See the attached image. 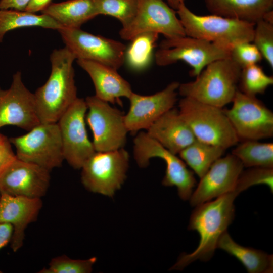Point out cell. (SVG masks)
<instances>
[{"label":"cell","instance_id":"1","mask_svg":"<svg viewBox=\"0 0 273 273\" xmlns=\"http://www.w3.org/2000/svg\"><path fill=\"white\" fill-rule=\"evenodd\" d=\"M247 189L245 185L237 180L232 191L213 201L195 206L190 216L188 229L198 232L199 245L192 253L181 255L170 270H181L197 260L207 261L212 258L220 237L234 219L236 197Z\"/></svg>","mask_w":273,"mask_h":273},{"label":"cell","instance_id":"2","mask_svg":"<svg viewBox=\"0 0 273 273\" xmlns=\"http://www.w3.org/2000/svg\"><path fill=\"white\" fill-rule=\"evenodd\" d=\"M75 59L66 47L52 52L49 77L34 93L40 123H57L78 98L73 66Z\"/></svg>","mask_w":273,"mask_h":273},{"label":"cell","instance_id":"3","mask_svg":"<svg viewBox=\"0 0 273 273\" xmlns=\"http://www.w3.org/2000/svg\"><path fill=\"white\" fill-rule=\"evenodd\" d=\"M242 68L230 57L209 64L194 81L180 83L178 93L222 108L232 102L238 90Z\"/></svg>","mask_w":273,"mask_h":273},{"label":"cell","instance_id":"4","mask_svg":"<svg viewBox=\"0 0 273 273\" xmlns=\"http://www.w3.org/2000/svg\"><path fill=\"white\" fill-rule=\"evenodd\" d=\"M186 36L232 48L252 42L255 24L216 15H198L182 3L176 10Z\"/></svg>","mask_w":273,"mask_h":273},{"label":"cell","instance_id":"5","mask_svg":"<svg viewBox=\"0 0 273 273\" xmlns=\"http://www.w3.org/2000/svg\"><path fill=\"white\" fill-rule=\"evenodd\" d=\"M178 111L197 140L226 150L239 141L222 108L183 97Z\"/></svg>","mask_w":273,"mask_h":273},{"label":"cell","instance_id":"6","mask_svg":"<svg viewBox=\"0 0 273 273\" xmlns=\"http://www.w3.org/2000/svg\"><path fill=\"white\" fill-rule=\"evenodd\" d=\"M231 50L205 40L185 36L162 40L155 59L160 66L182 61L191 67L190 75L196 77L210 63L230 57Z\"/></svg>","mask_w":273,"mask_h":273},{"label":"cell","instance_id":"7","mask_svg":"<svg viewBox=\"0 0 273 273\" xmlns=\"http://www.w3.org/2000/svg\"><path fill=\"white\" fill-rule=\"evenodd\" d=\"M16 148V157L51 171L64 160L63 145L57 123H40L24 135L9 139Z\"/></svg>","mask_w":273,"mask_h":273},{"label":"cell","instance_id":"8","mask_svg":"<svg viewBox=\"0 0 273 273\" xmlns=\"http://www.w3.org/2000/svg\"><path fill=\"white\" fill-rule=\"evenodd\" d=\"M133 153L138 165L145 168L153 158H160L166 163V171L162 184L165 186H175L180 198L189 200L196 184L193 172L185 163L164 147L146 132H139L133 139Z\"/></svg>","mask_w":273,"mask_h":273},{"label":"cell","instance_id":"9","mask_svg":"<svg viewBox=\"0 0 273 273\" xmlns=\"http://www.w3.org/2000/svg\"><path fill=\"white\" fill-rule=\"evenodd\" d=\"M129 158L124 148L96 151L81 168L82 184L89 191L112 197L126 178Z\"/></svg>","mask_w":273,"mask_h":273},{"label":"cell","instance_id":"10","mask_svg":"<svg viewBox=\"0 0 273 273\" xmlns=\"http://www.w3.org/2000/svg\"><path fill=\"white\" fill-rule=\"evenodd\" d=\"M148 32L162 34L165 38L186 36L176 11L164 0H137L135 15L121 27L119 35L123 40L131 41Z\"/></svg>","mask_w":273,"mask_h":273},{"label":"cell","instance_id":"11","mask_svg":"<svg viewBox=\"0 0 273 273\" xmlns=\"http://www.w3.org/2000/svg\"><path fill=\"white\" fill-rule=\"evenodd\" d=\"M85 100L87 108L85 119L93 132L95 151L104 152L124 148L129 132L124 114L95 95L87 96Z\"/></svg>","mask_w":273,"mask_h":273},{"label":"cell","instance_id":"12","mask_svg":"<svg viewBox=\"0 0 273 273\" xmlns=\"http://www.w3.org/2000/svg\"><path fill=\"white\" fill-rule=\"evenodd\" d=\"M230 109H223L239 142L273 136V112L256 96L238 90Z\"/></svg>","mask_w":273,"mask_h":273},{"label":"cell","instance_id":"13","mask_svg":"<svg viewBox=\"0 0 273 273\" xmlns=\"http://www.w3.org/2000/svg\"><path fill=\"white\" fill-rule=\"evenodd\" d=\"M76 59L100 63L119 69L125 61L126 47L121 42L95 35L79 28L63 27L57 30Z\"/></svg>","mask_w":273,"mask_h":273},{"label":"cell","instance_id":"14","mask_svg":"<svg viewBox=\"0 0 273 273\" xmlns=\"http://www.w3.org/2000/svg\"><path fill=\"white\" fill-rule=\"evenodd\" d=\"M85 100L77 98L57 123L61 136L64 160L74 169H81L96 152L85 127Z\"/></svg>","mask_w":273,"mask_h":273},{"label":"cell","instance_id":"15","mask_svg":"<svg viewBox=\"0 0 273 273\" xmlns=\"http://www.w3.org/2000/svg\"><path fill=\"white\" fill-rule=\"evenodd\" d=\"M50 172L16 157L0 172V192L14 196L41 198L50 186Z\"/></svg>","mask_w":273,"mask_h":273},{"label":"cell","instance_id":"16","mask_svg":"<svg viewBox=\"0 0 273 273\" xmlns=\"http://www.w3.org/2000/svg\"><path fill=\"white\" fill-rule=\"evenodd\" d=\"M40 123L34 95L25 86L21 72L17 71L10 87L0 88V128L14 125L28 131Z\"/></svg>","mask_w":273,"mask_h":273},{"label":"cell","instance_id":"17","mask_svg":"<svg viewBox=\"0 0 273 273\" xmlns=\"http://www.w3.org/2000/svg\"><path fill=\"white\" fill-rule=\"evenodd\" d=\"M179 83L173 81L162 90L150 95L133 92L128 99L130 106L124 114L126 126L132 133L147 130L165 112L173 108L177 100Z\"/></svg>","mask_w":273,"mask_h":273},{"label":"cell","instance_id":"18","mask_svg":"<svg viewBox=\"0 0 273 273\" xmlns=\"http://www.w3.org/2000/svg\"><path fill=\"white\" fill-rule=\"evenodd\" d=\"M243 168L241 162L232 154L219 158L200 178L189 199L191 205L195 207L232 191Z\"/></svg>","mask_w":273,"mask_h":273},{"label":"cell","instance_id":"19","mask_svg":"<svg viewBox=\"0 0 273 273\" xmlns=\"http://www.w3.org/2000/svg\"><path fill=\"white\" fill-rule=\"evenodd\" d=\"M42 207L41 198L1 194L0 222L9 223L13 227L10 243L14 252L23 246L25 231L30 223L37 220Z\"/></svg>","mask_w":273,"mask_h":273},{"label":"cell","instance_id":"20","mask_svg":"<svg viewBox=\"0 0 273 273\" xmlns=\"http://www.w3.org/2000/svg\"><path fill=\"white\" fill-rule=\"evenodd\" d=\"M77 63L89 75L95 87V95L98 98L121 105L120 99H128L133 92L129 83L117 70L92 61L77 59Z\"/></svg>","mask_w":273,"mask_h":273},{"label":"cell","instance_id":"21","mask_svg":"<svg viewBox=\"0 0 273 273\" xmlns=\"http://www.w3.org/2000/svg\"><path fill=\"white\" fill-rule=\"evenodd\" d=\"M146 132L176 155L196 140L178 109L174 107L155 121Z\"/></svg>","mask_w":273,"mask_h":273},{"label":"cell","instance_id":"22","mask_svg":"<svg viewBox=\"0 0 273 273\" xmlns=\"http://www.w3.org/2000/svg\"><path fill=\"white\" fill-rule=\"evenodd\" d=\"M212 14L255 24L272 11L273 0H204Z\"/></svg>","mask_w":273,"mask_h":273},{"label":"cell","instance_id":"23","mask_svg":"<svg viewBox=\"0 0 273 273\" xmlns=\"http://www.w3.org/2000/svg\"><path fill=\"white\" fill-rule=\"evenodd\" d=\"M41 13L50 16L63 27L68 28H79L98 16L94 0L52 2Z\"/></svg>","mask_w":273,"mask_h":273},{"label":"cell","instance_id":"24","mask_svg":"<svg viewBox=\"0 0 273 273\" xmlns=\"http://www.w3.org/2000/svg\"><path fill=\"white\" fill-rule=\"evenodd\" d=\"M217 248L237 258L249 273H271L273 256L259 250L242 246L235 242L227 231L220 237Z\"/></svg>","mask_w":273,"mask_h":273},{"label":"cell","instance_id":"25","mask_svg":"<svg viewBox=\"0 0 273 273\" xmlns=\"http://www.w3.org/2000/svg\"><path fill=\"white\" fill-rule=\"evenodd\" d=\"M223 148L196 140L179 153L180 158L200 178L224 154Z\"/></svg>","mask_w":273,"mask_h":273},{"label":"cell","instance_id":"26","mask_svg":"<svg viewBox=\"0 0 273 273\" xmlns=\"http://www.w3.org/2000/svg\"><path fill=\"white\" fill-rule=\"evenodd\" d=\"M28 27H41L58 30L63 26L50 16L26 11L0 10V42L8 31Z\"/></svg>","mask_w":273,"mask_h":273},{"label":"cell","instance_id":"27","mask_svg":"<svg viewBox=\"0 0 273 273\" xmlns=\"http://www.w3.org/2000/svg\"><path fill=\"white\" fill-rule=\"evenodd\" d=\"M231 154L244 167L273 168V143L259 140H245L235 145Z\"/></svg>","mask_w":273,"mask_h":273},{"label":"cell","instance_id":"28","mask_svg":"<svg viewBox=\"0 0 273 273\" xmlns=\"http://www.w3.org/2000/svg\"><path fill=\"white\" fill-rule=\"evenodd\" d=\"M158 35L156 33H145L131 40V44L125 53V61L130 68L141 71L148 66Z\"/></svg>","mask_w":273,"mask_h":273},{"label":"cell","instance_id":"29","mask_svg":"<svg viewBox=\"0 0 273 273\" xmlns=\"http://www.w3.org/2000/svg\"><path fill=\"white\" fill-rule=\"evenodd\" d=\"M273 77L267 75L257 64L242 68L238 90L252 96L263 94L272 85Z\"/></svg>","mask_w":273,"mask_h":273},{"label":"cell","instance_id":"30","mask_svg":"<svg viewBox=\"0 0 273 273\" xmlns=\"http://www.w3.org/2000/svg\"><path fill=\"white\" fill-rule=\"evenodd\" d=\"M98 15L113 17L118 20L122 27L133 19L137 9V0H94Z\"/></svg>","mask_w":273,"mask_h":273},{"label":"cell","instance_id":"31","mask_svg":"<svg viewBox=\"0 0 273 273\" xmlns=\"http://www.w3.org/2000/svg\"><path fill=\"white\" fill-rule=\"evenodd\" d=\"M97 261V258L88 259H73L65 255L53 258L48 268L44 267L39 273H89Z\"/></svg>","mask_w":273,"mask_h":273},{"label":"cell","instance_id":"32","mask_svg":"<svg viewBox=\"0 0 273 273\" xmlns=\"http://www.w3.org/2000/svg\"><path fill=\"white\" fill-rule=\"evenodd\" d=\"M253 43L273 67V23L262 19L255 24Z\"/></svg>","mask_w":273,"mask_h":273},{"label":"cell","instance_id":"33","mask_svg":"<svg viewBox=\"0 0 273 273\" xmlns=\"http://www.w3.org/2000/svg\"><path fill=\"white\" fill-rule=\"evenodd\" d=\"M230 58L241 68L257 64L263 59L260 52L252 42H242L233 46Z\"/></svg>","mask_w":273,"mask_h":273},{"label":"cell","instance_id":"34","mask_svg":"<svg viewBox=\"0 0 273 273\" xmlns=\"http://www.w3.org/2000/svg\"><path fill=\"white\" fill-rule=\"evenodd\" d=\"M11 144L8 138L0 142V172L16 157Z\"/></svg>","mask_w":273,"mask_h":273},{"label":"cell","instance_id":"35","mask_svg":"<svg viewBox=\"0 0 273 273\" xmlns=\"http://www.w3.org/2000/svg\"><path fill=\"white\" fill-rule=\"evenodd\" d=\"M30 0H0V10L26 11Z\"/></svg>","mask_w":273,"mask_h":273},{"label":"cell","instance_id":"36","mask_svg":"<svg viewBox=\"0 0 273 273\" xmlns=\"http://www.w3.org/2000/svg\"><path fill=\"white\" fill-rule=\"evenodd\" d=\"M13 234V227L7 223L0 222V249L11 242ZM2 271H0V273Z\"/></svg>","mask_w":273,"mask_h":273},{"label":"cell","instance_id":"37","mask_svg":"<svg viewBox=\"0 0 273 273\" xmlns=\"http://www.w3.org/2000/svg\"><path fill=\"white\" fill-rule=\"evenodd\" d=\"M51 3L52 0H30L26 11L32 13L41 12Z\"/></svg>","mask_w":273,"mask_h":273},{"label":"cell","instance_id":"38","mask_svg":"<svg viewBox=\"0 0 273 273\" xmlns=\"http://www.w3.org/2000/svg\"><path fill=\"white\" fill-rule=\"evenodd\" d=\"M185 0H167L168 4L176 11L182 3H185Z\"/></svg>","mask_w":273,"mask_h":273},{"label":"cell","instance_id":"39","mask_svg":"<svg viewBox=\"0 0 273 273\" xmlns=\"http://www.w3.org/2000/svg\"><path fill=\"white\" fill-rule=\"evenodd\" d=\"M7 138L0 133V142L6 140Z\"/></svg>","mask_w":273,"mask_h":273},{"label":"cell","instance_id":"40","mask_svg":"<svg viewBox=\"0 0 273 273\" xmlns=\"http://www.w3.org/2000/svg\"><path fill=\"white\" fill-rule=\"evenodd\" d=\"M1 192H0V198H1Z\"/></svg>","mask_w":273,"mask_h":273}]
</instances>
